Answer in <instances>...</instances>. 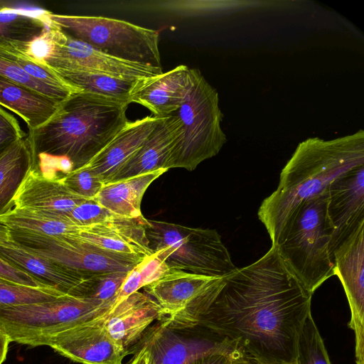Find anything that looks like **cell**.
I'll return each instance as SVG.
<instances>
[{
  "label": "cell",
  "instance_id": "6da1fadb",
  "mask_svg": "<svg viewBox=\"0 0 364 364\" xmlns=\"http://www.w3.org/2000/svg\"><path fill=\"white\" fill-rule=\"evenodd\" d=\"M224 279L198 326L235 341L253 363L295 364L313 295L285 267L275 247Z\"/></svg>",
  "mask_w": 364,
  "mask_h": 364
},
{
  "label": "cell",
  "instance_id": "7a4b0ae2",
  "mask_svg": "<svg viewBox=\"0 0 364 364\" xmlns=\"http://www.w3.org/2000/svg\"><path fill=\"white\" fill-rule=\"evenodd\" d=\"M130 103L79 91L61 102L53 116L27 134L33 166L45 176L63 175L60 161L73 170L86 165L124 127Z\"/></svg>",
  "mask_w": 364,
  "mask_h": 364
},
{
  "label": "cell",
  "instance_id": "3957f363",
  "mask_svg": "<svg viewBox=\"0 0 364 364\" xmlns=\"http://www.w3.org/2000/svg\"><path fill=\"white\" fill-rule=\"evenodd\" d=\"M364 166V131L331 140L310 137L300 142L282 168L276 190L257 215L275 245L292 213L303 202L327 191L332 182Z\"/></svg>",
  "mask_w": 364,
  "mask_h": 364
},
{
  "label": "cell",
  "instance_id": "277c9868",
  "mask_svg": "<svg viewBox=\"0 0 364 364\" xmlns=\"http://www.w3.org/2000/svg\"><path fill=\"white\" fill-rule=\"evenodd\" d=\"M327 191L300 204L275 245L285 267L311 295L334 275L331 232L326 220Z\"/></svg>",
  "mask_w": 364,
  "mask_h": 364
},
{
  "label": "cell",
  "instance_id": "5b68a950",
  "mask_svg": "<svg viewBox=\"0 0 364 364\" xmlns=\"http://www.w3.org/2000/svg\"><path fill=\"white\" fill-rule=\"evenodd\" d=\"M219 95L200 72L178 109L172 114L181 121L166 168L193 171L201 162L217 155L227 137L221 123L223 114Z\"/></svg>",
  "mask_w": 364,
  "mask_h": 364
},
{
  "label": "cell",
  "instance_id": "8992f818",
  "mask_svg": "<svg viewBox=\"0 0 364 364\" xmlns=\"http://www.w3.org/2000/svg\"><path fill=\"white\" fill-rule=\"evenodd\" d=\"M149 247L169 269L223 277L237 267L217 230L146 219Z\"/></svg>",
  "mask_w": 364,
  "mask_h": 364
},
{
  "label": "cell",
  "instance_id": "52a82bcc",
  "mask_svg": "<svg viewBox=\"0 0 364 364\" xmlns=\"http://www.w3.org/2000/svg\"><path fill=\"white\" fill-rule=\"evenodd\" d=\"M65 34L118 59L162 68L159 31L112 18L70 16L44 11Z\"/></svg>",
  "mask_w": 364,
  "mask_h": 364
},
{
  "label": "cell",
  "instance_id": "ba28073f",
  "mask_svg": "<svg viewBox=\"0 0 364 364\" xmlns=\"http://www.w3.org/2000/svg\"><path fill=\"white\" fill-rule=\"evenodd\" d=\"M112 305L64 294L47 302L0 309V331L10 342L43 346L49 338L97 317Z\"/></svg>",
  "mask_w": 364,
  "mask_h": 364
},
{
  "label": "cell",
  "instance_id": "9c48e42d",
  "mask_svg": "<svg viewBox=\"0 0 364 364\" xmlns=\"http://www.w3.org/2000/svg\"><path fill=\"white\" fill-rule=\"evenodd\" d=\"M22 51L54 70L99 73L127 80L146 79L164 73L161 68L118 59L100 52L65 34L49 20L45 32Z\"/></svg>",
  "mask_w": 364,
  "mask_h": 364
},
{
  "label": "cell",
  "instance_id": "30bf717a",
  "mask_svg": "<svg viewBox=\"0 0 364 364\" xmlns=\"http://www.w3.org/2000/svg\"><path fill=\"white\" fill-rule=\"evenodd\" d=\"M225 284L223 277L168 269L143 287L160 307L158 322L177 331L196 328Z\"/></svg>",
  "mask_w": 364,
  "mask_h": 364
},
{
  "label": "cell",
  "instance_id": "8fae6325",
  "mask_svg": "<svg viewBox=\"0 0 364 364\" xmlns=\"http://www.w3.org/2000/svg\"><path fill=\"white\" fill-rule=\"evenodd\" d=\"M11 240L26 250L87 275L131 272L141 261L91 245L76 236H48L10 230Z\"/></svg>",
  "mask_w": 364,
  "mask_h": 364
},
{
  "label": "cell",
  "instance_id": "7c38bea8",
  "mask_svg": "<svg viewBox=\"0 0 364 364\" xmlns=\"http://www.w3.org/2000/svg\"><path fill=\"white\" fill-rule=\"evenodd\" d=\"M198 326L194 336L185 337L159 323L153 325L139 342L149 350V364H188L212 353H223L234 360L246 358L235 341Z\"/></svg>",
  "mask_w": 364,
  "mask_h": 364
},
{
  "label": "cell",
  "instance_id": "4fadbf2b",
  "mask_svg": "<svg viewBox=\"0 0 364 364\" xmlns=\"http://www.w3.org/2000/svg\"><path fill=\"white\" fill-rule=\"evenodd\" d=\"M334 275L344 289L355 333L356 364H364V223L333 252Z\"/></svg>",
  "mask_w": 364,
  "mask_h": 364
},
{
  "label": "cell",
  "instance_id": "5bb4252c",
  "mask_svg": "<svg viewBox=\"0 0 364 364\" xmlns=\"http://www.w3.org/2000/svg\"><path fill=\"white\" fill-rule=\"evenodd\" d=\"M43 346L82 364H122L128 355L110 338L100 314L49 338Z\"/></svg>",
  "mask_w": 364,
  "mask_h": 364
},
{
  "label": "cell",
  "instance_id": "9a60e30c",
  "mask_svg": "<svg viewBox=\"0 0 364 364\" xmlns=\"http://www.w3.org/2000/svg\"><path fill=\"white\" fill-rule=\"evenodd\" d=\"M326 220L333 257L336 249L364 223V166L331 183L327 190Z\"/></svg>",
  "mask_w": 364,
  "mask_h": 364
},
{
  "label": "cell",
  "instance_id": "2e32d148",
  "mask_svg": "<svg viewBox=\"0 0 364 364\" xmlns=\"http://www.w3.org/2000/svg\"><path fill=\"white\" fill-rule=\"evenodd\" d=\"M100 318L110 338L129 354L153 323L161 321L162 311L150 296L138 291L115 300Z\"/></svg>",
  "mask_w": 364,
  "mask_h": 364
},
{
  "label": "cell",
  "instance_id": "e0dca14e",
  "mask_svg": "<svg viewBox=\"0 0 364 364\" xmlns=\"http://www.w3.org/2000/svg\"><path fill=\"white\" fill-rule=\"evenodd\" d=\"M146 219L115 215L100 223L80 226L75 235L80 240L103 250L139 261L154 254L146 233Z\"/></svg>",
  "mask_w": 364,
  "mask_h": 364
},
{
  "label": "cell",
  "instance_id": "ac0fdd59",
  "mask_svg": "<svg viewBox=\"0 0 364 364\" xmlns=\"http://www.w3.org/2000/svg\"><path fill=\"white\" fill-rule=\"evenodd\" d=\"M0 257L45 286L80 297H82L87 282L93 275L64 267L26 250L12 240L0 243Z\"/></svg>",
  "mask_w": 364,
  "mask_h": 364
},
{
  "label": "cell",
  "instance_id": "d6986e66",
  "mask_svg": "<svg viewBox=\"0 0 364 364\" xmlns=\"http://www.w3.org/2000/svg\"><path fill=\"white\" fill-rule=\"evenodd\" d=\"M200 72L180 65L166 73L143 79L130 102L145 107L154 117H168L178 109Z\"/></svg>",
  "mask_w": 364,
  "mask_h": 364
},
{
  "label": "cell",
  "instance_id": "ffe728a7",
  "mask_svg": "<svg viewBox=\"0 0 364 364\" xmlns=\"http://www.w3.org/2000/svg\"><path fill=\"white\" fill-rule=\"evenodd\" d=\"M61 177L44 176L32 166L13 200V208L66 216L84 198L68 189Z\"/></svg>",
  "mask_w": 364,
  "mask_h": 364
},
{
  "label": "cell",
  "instance_id": "44dd1931",
  "mask_svg": "<svg viewBox=\"0 0 364 364\" xmlns=\"http://www.w3.org/2000/svg\"><path fill=\"white\" fill-rule=\"evenodd\" d=\"M161 119L147 116L134 122L128 121L86 166L105 184L109 183L121 166L143 145Z\"/></svg>",
  "mask_w": 364,
  "mask_h": 364
},
{
  "label": "cell",
  "instance_id": "7402d4cb",
  "mask_svg": "<svg viewBox=\"0 0 364 364\" xmlns=\"http://www.w3.org/2000/svg\"><path fill=\"white\" fill-rule=\"evenodd\" d=\"M180 130L181 121L177 116L171 114L161 118L143 145L121 166L110 182L166 169Z\"/></svg>",
  "mask_w": 364,
  "mask_h": 364
},
{
  "label": "cell",
  "instance_id": "603a6c76",
  "mask_svg": "<svg viewBox=\"0 0 364 364\" xmlns=\"http://www.w3.org/2000/svg\"><path fill=\"white\" fill-rule=\"evenodd\" d=\"M60 102L0 75V105L20 116L33 130L48 121Z\"/></svg>",
  "mask_w": 364,
  "mask_h": 364
},
{
  "label": "cell",
  "instance_id": "cb8c5ba5",
  "mask_svg": "<svg viewBox=\"0 0 364 364\" xmlns=\"http://www.w3.org/2000/svg\"><path fill=\"white\" fill-rule=\"evenodd\" d=\"M167 171L161 168L106 183L93 199L115 215L130 218H141V203L144 194L152 182Z\"/></svg>",
  "mask_w": 364,
  "mask_h": 364
},
{
  "label": "cell",
  "instance_id": "d4e9b609",
  "mask_svg": "<svg viewBox=\"0 0 364 364\" xmlns=\"http://www.w3.org/2000/svg\"><path fill=\"white\" fill-rule=\"evenodd\" d=\"M0 224L10 230L48 236H75L80 226L68 217L12 208L0 215Z\"/></svg>",
  "mask_w": 364,
  "mask_h": 364
},
{
  "label": "cell",
  "instance_id": "484cf974",
  "mask_svg": "<svg viewBox=\"0 0 364 364\" xmlns=\"http://www.w3.org/2000/svg\"><path fill=\"white\" fill-rule=\"evenodd\" d=\"M26 136L0 156V215L14 207V198L33 166Z\"/></svg>",
  "mask_w": 364,
  "mask_h": 364
},
{
  "label": "cell",
  "instance_id": "4316f807",
  "mask_svg": "<svg viewBox=\"0 0 364 364\" xmlns=\"http://www.w3.org/2000/svg\"><path fill=\"white\" fill-rule=\"evenodd\" d=\"M65 82L80 91L129 103L141 80H127L108 75L80 70H54Z\"/></svg>",
  "mask_w": 364,
  "mask_h": 364
},
{
  "label": "cell",
  "instance_id": "83f0119b",
  "mask_svg": "<svg viewBox=\"0 0 364 364\" xmlns=\"http://www.w3.org/2000/svg\"><path fill=\"white\" fill-rule=\"evenodd\" d=\"M44 11L38 15L0 6V43L23 50L47 29Z\"/></svg>",
  "mask_w": 364,
  "mask_h": 364
},
{
  "label": "cell",
  "instance_id": "f1b7e54d",
  "mask_svg": "<svg viewBox=\"0 0 364 364\" xmlns=\"http://www.w3.org/2000/svg\"><path fill=\"white\" fill-rule=\"evenodd\" d=\"M0 75L31 88L60 102L72 95L32 78L22 68L16 48L10 45L1 43H0Z\"/></svg>",
  "mask_w": 364,
  "mask_h": 364
},
{
  "label": "cell",
  "instance_id": "f546056e",
  "mask_svg": "<svg viewBox=\"0 0 364 364\" xmlns=\"http://www.w3.org/2000/svg\"><path fill=\"white\" fill-rule=\"evenodd\" d=\"M68 294L51 287L23 285L0 278V309L55 300Z\"/></svg>",
  "mask_w": 364,
  "mask_h": 364
},
{
  "label": "cell",
  "instance_id": "4dcf8cb0",
  "mask_svg": "<svg viewBox=\"0 0 364 364\" xmlns=\"http://www.w3.org/2000/svg\"><path fill=\"white\" fill-rule=\"evenodd\" d=\"M295 364H331L311 312L298 338Z\"/></svg>",
  "mask_w": 364,
  "mask_h": 364
},
{
  "label": "cell",
  "instance_id": "1f68e13d",
  "mask_svg": "<svg viewBox=\"0 0 364 364\" xmlns=\"http://www.w3.org/2000/svg\"><path fill=\"white\" fill-rule=\"evenodd\" d=\"M169 269L154 252L144 258L127 276L115 300L123 299L165 274Z\"/></svg>",
  "mask_w": 364,
  "mask_h": 364
},
{
  "label": "cell",
  "instance_id": "d6a6232c",
  "mask_svg": "<svg viewBox=\"0 0 364 364\" xmlns=\"http://www.w3.org/2000/svg\"><path fill=\"white\" fill-rule=\"evenodd\" d=\"M128 273L114 272L92 275L83 297L113 304Z\"/></svg>",
  "mask_w": 364,
  "mask_h": 364
},
{
  "label": "cell",
  "instance_id": "836d02e7",
  "mask_svg": "<svg viewBox=\"0 0 364 364\" xmlns=\"http://www.w3.org/2000/svg\"><path fill=\"white\" fill-rule=\"evenodd\" d=\"M62 182L74 193L93 199L105 185L102 179L86 165L63 176Z\"/></svg>",
  "mask_w": 364,
  "mask_h": 364
},
{
  "label": "cell",
  "instance_id": "e575fe53",
  "mask_svg": "<svg viewBox=\"0 0 364 364\" xmlns=\"http://www.w3.org/2000/svg\"><path fill=\"white\" fill-rule=\"evenodd\" d=\"M114 215L95 199H89L75 207L68 218L79 226H87L102 223Z\"/></svg>",
  "mask_w": 364,
  "mask_h": 364
},
{
  "label": "cell",
  "instance_id": "d590c367",
  "mask_svg": "<svg viewBox=\"0 0 364 364\" xmlns=\"http://www.w3.org/2000/svg\"><path fill=\"white\" fill-rule=\"evenodd\" d=\"M26 136L15 117L0 107V156Z\"/></svg>",
  "mask_w": 364,
  "mask_h": 364
},
{
  "label": "cell",
  "instance_id": "8d00e7d4",
  "mask_svg": "<svg viewBox=\"0 0 364 364\" xmlns=\"http://www.w3.org/2000/svg\"><path fill=\"white\" fill-rule=\"evenodd\" d=\"M0 278L31 287H48L41 284L28 273L5 261L1 257H0Z\"/></svg>",
  "mask_w": 364,
  "mask_h": 364
},
{
  "label": "cell",
  "instance_id": "74e56055",
  "mask_svg": "<svg viewBox=\"0 0 364 364\" xmlns=\"http://www.w3.org/2000/svg\"><path fill=\"white\" fill-rule=\"evenodd\" d=\"M234 359L223 353H212L197 358L188 364H232Z\"/></svg>",
  "mask_w": 364,
  "mask_h": 364
},
{
  "label": "cell",
  "instance_id": "f35d334b",
  "mask_svg": "<svg viewBox=\"0 0 364 364\" xmlns=\"http://www.w3.org/2000/svg\"><path fill=\"white\" fill-rule=\"evenodd\" d=\"M134 352L136 354L128 364H149V350L145 344L139 343Z\"/></svg>",
  "mask_w": 364,
  "mask_h": 364
},
{
  "label": "cell",
  "instance_id": "ab89813d",
  "mask_svg": "<svg viewBox=\"0 0 364 364\" xmlns=\"http://www.w3.org/2000/svg\"><path fill=\"white\" fill-rule=\"evenodd\" d=\"M9 343V338L0 331V364L6 360Z\"/></svg>",
  "mask_w": 364,
  "mask_h": 364
},
{
  "label": "cell",
  "instance_id": "60d3db41",
  "mask_svg": "<svg viewBox=\"0 0 364 364\" xmlns=\"http://www.w3.org/2000/svg\"><path fill=\"white\" fill-rule=\"evenodd\" d=\"M9 240H11L9 229L6 226L0 224V243Z\"/></svg>",
  "mask_w": 364,
  "mask_h": 364
},
{
  "label": "cell",
  "instance_id": "b9f144b4",
  "mask_svg": "<svg viewBox=\"0 0 364 364\" xmlns=\"http://www.w3.org/2000/svg\"><path fill=\"white\" fill-rule=\"evenodd\" d=\"M232 364H253V363L247 358H242V359H240L237 360H235Z\"/></svg>",
  "mask_w": 364,
  "mask_h": 364
},
{
  "label": "cell",
  "instance_id": "7bdbcfd3",
  "mask_svg": "<svg viewBox=\"0 0 364 364\" xmlns=\"http://www.w3.org/2000/svg\"><path fill=\"white\" fill-rule=\"evenodd\" d=\"M251 362H252V361H251ZM252 363H253V364H259V363H253V362H252ZM280 364H289V363H280Z\"/></svg>",
  "mask_w": 364,
  "mask_h": 364
}]
</instances>
